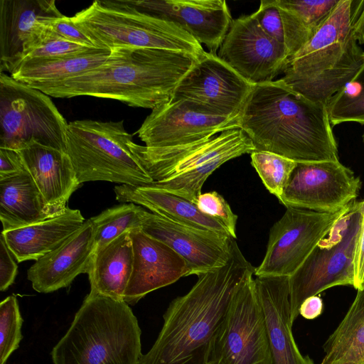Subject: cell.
Listing matches in <instances>:
<instances>
[{
	"mask_svg": "<svg viewBox=\"0 0 364 364\" xmlns=\"http://www.w3.org/2000/svg\"><path fill=\"white\" fill-rule=\"evenodd\" d=\"M114 191L119 202L146 208L179 225L230 237L220 222L202 213L196 203L168 191L151 186L118 185Z\"/></svg>",
	"mask_w": 364,
	"mask_h": 364,
	"instance_id": "d4e9b609",
	"label": "cell"
},
{
	"mask_svg": "<svg viewBox=\"0 0 364 364\" xmlns=\"http://www.w3.org/2000/svg\"><path fill=\"white\" fill-rule=\"evenodd\" d=\"M23 319L15 295L0 303V364H6L10 355L19 347L23 338Z\"/></svg>",
	"mask_w": 364,
	"mask_h": 364,
	"instance_id": "836d02e7",
	"label": "cell"
},
{
	"mask_svg": "<svg viewBox=\"0 0 364 364\" xmlns=\"http://www.w3.org/2000/svg\"><path fill=\"white\" fill-rule=\"evenodd\" d=\"M90 48H93L74 43L60 37L52 32L48 28V25L38 40L26 52L22 61L35 58L63 56L82 52Z\"/></svg>",
	"mask_w": 364,
	"mask_h": 364,
	"instance_id": "e575fe53",
	"label": "cell"
},
{
	"mask_svg": "<svg viewBox=\"0 0 364 364\" xmlns=\"http://www.w3.org/2000/svg\"><path fill=\"white\" fill-rule=\"evenodd\" d=\"M198 58L163 49L114 48L100 66L37 90L53 97L85 95L153 109L170 100Z\"/></svg>",
	"mask_w": 364,
	"mask_h": 364,
	"instance_id": "3957f363",
	"label": "cell"
},
{
	"mask_svg": "<svg viewBox=\"0 0 364 364\" xmlns=\"http://www.w3.org/2000/svg\"><path fill=\"white\" fill-rule=\"evenodd\" d=\"M133 267L130 230L96 250L87 274L90 291L116 300H123Z\"/></svg>",
	"mask_w": 364,
	"mask_h": 364,
	"instance_id": "4316f807",
	"label": "cell"
},
{
	"mask_svg": "<svg viewBox=\"0 0 364 364\" xmlns=\"http://www.w3.org/2000/svg\"><path fill=\"white\" fill-rule=\"evenodd\" d=\"M61 16L54 0H1L0 73L11 74L50 20Z\"/></svg>",
	"mask_w": 364,
	"mask_h": 364,
	"instance_id": "d6986e66",
	"label": "cell"
},
{
	"mask_svg": "<svg viewBox=\"0 0 364 364\" xmlns=\"http://www.w3.org/2000/svg\"><path fill=\"white\" fill-rule=\"evenodd\" d=\"M133 245L132 272L123 300L136 304L147 294L189 275L185 260L170 247L140 228L130 230Z\"/></svg>",
	"mask_w": 364,
	"mask_h": 364,
	"instance_id": "ffe728a7",
	"label": "cell"
},
{
	"mask_svg": "<svg viewBox=\"0 0 364 364\" xmlns=\"http://www.w3.org/2000/svg\"><path fill=\"white\" fill-rule=\"evenodd\" d=\"M255 270L234 240L225 266L198 275L191 290L170 303L161 331L140 364H206L236 293Z\"/></svg>",
	"mask_w": 364,
	"mask_h": 364,
	"instance_id": "6da1fadb",
	"label": "cell"
},
{
	"mask_svg": "<svg viewBox=\"0 0 364 364\" xmlns=\"http://www.w3.org/2000/svg\"><path fill=\"white\" fill-rule=\"evenodd\" d=\"M196 205L205 215L220 222L227 230L231 237L236 239L235 215L225 198L216 191L201 193Z\"/></svg>",
	"mask_w": 364,
	"mask_h": 364,
	"instance_id": "d590c367",
	"label": "cell"
},
{
	"mask_svg": "<svg viewBox=\"0 0 364 364\" xmlns=\"http://www.w3.org/2000/svg\"><path fill=\"white\" fill-rule=\"evenodd\" d=\"M26 171L0 178V220L3 230L55 217Z\"/></svg>",
	"mask_w": 364,
	"mask_h": 364,
	"instance_id": "83f0119b",
	"label": "cell"
},
{
	"mask_svg": "<svg viewBox=\"0 0 364 364\" xmlns=\"http://www.w3.org/2000/svg\"><path fill=\"white\" fill-rule=\"evenodd\" d=\"M81 212L66 208L46 220L7 230L1 235L18 262L38 260L60 246L85 223Z\"/></svg>",
	"mask_w": 364,
	"mask_h": 364,
	"instance_id": "cb8c5ba5",
	"label": "cell"
},
{
	"mask_svg": "<svg viewBox=\"0 0 364 364\" xmlns=\"http://www.w3.org/2000/svg\"><path fill=\"white\" fill-rule=\"evenodd\" d=\"M353 32L357 42L364 44V4L353 23Z\"/></svg>",
	"mask_w": 364,
	"mask_h": 364,
	"instance_id": "7bdbcfd3",
	"label": "cell"
},
{
	"mask_svg": "<svg viewBox=\"0 0 364 364\" xmlns=\"http://www.w3.org/2000/svg\"><path fill=\"white\" fill-rule=\"evenodd\" d=\"M363 4L339 0L314 36L287 60L280 79L306 98L327 105L363 64L364 51L353 25Z\"/></svg>",
	"mask_w": 364,
	"mask_h": 364,
	"instance_id": "277c9868",
	"label": "cell"
},
{
	"mask_svg": "<svg viewBox=\"0 0 364 364\" xmlns=\"http://www.w3.org/2000/svg\"><path fill=\"white\" fill-rule=\"evenodd\" d=\"M239 123L257 151L297 163L339 161L327 105L306 98L281 79L254 86Z\"/></svg>",
	"mask_w": 364,
	"mask_h": 364,
	"instance_id": "7a4b0ae2",
	"label": "cell"
},
{
	"mask_svg": "<svg viewBox=\"0 0 364 364\" xmlns=\"http://www.w3.org/2000/svg\"><path fill=\"white\" fill-rule=\"evenodd\" d=\"M141 329L124 301L90 291L51 350L53 364H140Z\"/></svg>",
	"mask_w": 364,
	"mask_h": 364,
	"instance_id": "5b68a950",
	"label": "cell"
},
{
	"mask_svg": "<svg viewBox=\"0 0 364 364\" xmlns=\"http://www.w3.org/2000/svg\"><path fill=\"white\" fill-rule=\"evenodd\" d=\"M359 177L339 161L297 163L279 202L287 208L336 213L355 200Z\"/></svg>",
	"mask_w": 364,
	"mask_h": 364,
	"instance_id": "5bb4252c",
	"label": "cell"
},
{
	"mask_svg": "<svg viewBox=\"0 0 364 364\" xmlns=\"http://www.w3.org/2000/svg\"><path fill=\"white\" fill-rule=\"evenodd\" d=\"M363 141H364V134H363Z\"/></svg>",
	"mask_w": 364,
	"mask_h": 364,
	"instance_id": "ee69618b",
	"label": "cell"
},
{
	"mask_svg": "<svg viewBox=\"0 0 364 364\" xmlns=\"http://www.w3.org/2000/svg\"><path fill=\"white\" fill-rule=\"evenodd\" d=\"M252 14L268 36L284 44L282 20L274 0L261 1L259 9Z\"/></svg>",
	"mask_w": 364,
	"mask_h": 364,
	"instance_id": "8d00e7d4",
	"label": "cell"
},
{
	"mask_svg": "<svg viewBox=\"0 0 364 364\" xmlns=\"http://www.w3.org/2000/svg\"><path fill=\"white\" fill-rule=\"evenodd\" d=\"M218 57L253 85L272 81L288 60L284 44L268 36L252 14L232 20Z\"/></svg>",
	"mask_w": 364,
	"mask_h": 364,
	"instance_id": "9a60e30c",
	"label": "cell"
},
{
	"mask_svg": "<svg viewBox=\"0 0 364 364\" xmlns=\"http://www.w3.org/2000/svg\"><path fill=\"white\" fill-rule=\"evenodd\" d=\"M255 85L218 55L205 52L182 78L171 99L191 102L210 115L240 116Z\"/></svg>",
	"mask_w": 364,
	"mask_h": 364,
	"instance_id": "4fadbf2b",
	"label": "cell"
},
{
	"mask_svg": "<svg viewBox=\"0 0 364 364\" xmlns=\"http://www.w3.org/2000/svg\"><path fill=\"white\" fill-rule=\"evenodd\" d=\"M320 364H364V289L323 346Z\"/></svg>",
	"mask_w": 364,
	"mask_h": 364,
	"instance_id": "f546056e",
	"label": "cell"
},
{
	"mask_svg": "<svg viewBox=\"0 0 364 364\" xmlns=\"http://www.w3.org/2000/svg\"><path fill=\"white\" fill-rule=\"evenodd\" d=\"M141 230L166 244L186 262L189 275L197 276L225 266L235 240L230 236L179 225L144 211Z\"/></svg>",
	"mask_w": 364,
	"mask_h": 364,
	"instance_id": "e0dca14e",
	"label": "cell"
},
{
	"mask_svg": "<svg viewBox=\"0 0 364 364\" xmlns=\"http://www.w3.org/2000/svg\"><path fill=\"white\" fill-rule=\"evenodd\" d=\"M94 251L93 228L87 219L60 246L36 260L27 278L39 293L67 287L77 276L87 273Z\"/></svg>",
	"mask_w": 364,
	"mask_h": 364,
	"instance_id": "7402d4cb",
	"label": "cell"
},
{
	"mask_svg": "<svg viewBox=\"0 0 364 364\" xmlns=\"http://www.w3.org/2000/svg\"><path fill=\"white\" fill-rule=\"evenodd\" d=\"M111 50L97 48L54 58H35L22 61L11 73L16 81L31 87L60 82L102 65Z\"/></svg>",
	"mask_w": 364,
	"mask_h": 364,
	"instance_id": "484cf974",
	"label": "cell"
},
{
	"mask_svg": "<svg viewBox=\"0 0 364 364\" xmlns=\"http://www.w3.org/2000/svg\"><path fill=\"white\" fill-rule=\"evenodd\" d=\"M339 0H274L284 28L288 59L317 33Z\"/></svg>",
	"mask_w": 364,
	"mask_h": 364,
	"instance_id": "f1b7e54d",
	"label": "cell"
},
{
	"mask_svg": "<svg viewBox=\"0 0 364 364\" xmlns=\"http://www.w3.org/2000/svg\"><path fill=\"white\" fill-rule=\"evenodd\" d=\"M240 116L233 117L205 114L189 101L173 100L151 109L137 131L147 148L181 146L240 128Z\"/></svg>",
	"mask_w": 364,
	"mask_h": 364,
	"instance_id": "2e32d148",
	"label": "cell"
},
{
	"mask_svg": "<svg viewBox=\"0 0 364 364\" xmlns=\"http://www.w3.org/2000/svg\"><path fill=\"white\" fill-rule=\"evenodd\" d=\"M250 156L251 164L264 186L279 200L297 162L264 151L255 150Z\"/></svg>",
	"mask_w": 364,
	"mask_h": 364,
	"instance_id": "d6a6232c",
	"label": "cell"
},
{
	"mask_svg": "<svg viewBox=\"0 0 364 364\" xmlns=\"http://www.w3.org/2000/svg\"><path fill=\"white\" fill-rule=\"evenodd\" d=\"M145 210L142 206L128 203L107 208L99 215L90 218L93 228L95 251L123 232L140 228Z\"/></svg>",
	"mask_w": 364,
	"mask_h": 364,
	"instance_id": "4dcf8cb0",
	"label": "cell"
},
{
	"mask_svg": "<svg viewBox=\"0 0 364 364\" xmlns=\"http://www.w3.org/2000/svg\"><path fill=\"white\" fill-rule=\"evenodd\" d=\"M353 287L357 290L364 289V212L355 250Z\"/></svg>",
	"mask_w": 364,
	"mask_h": 364,
	"instance_id": "60d3db41",
	"label": "cell"
},
{
	"mask_svg": "<svg viewBox=\"0 0 364 364\" xmlns=\"http://www.w3.org/2000/svg\"><path fill=\"white\" fill-rule=\"evenodd\" d=\"M327 108L332 126L348 122L364 124V60L353 77L331 98Z\"/></svg>",
	"mask_w": 364,
	"mask_h": 364,
	"instance_id": "1f68e13d",
	"label": "cell"
},
{
	"mask_svg": "<svg viewBox=\"0 0 364 364\" xmlns=\"http://www.w3.org/2000/svg\"><path fill=\"white\" fill-rule=\"evenodd\" d=\"M4 237L0 238V290L6 291L14 282L18 266Z\"/></svg>",
	"mask_w": 364,
	"mask_h": 364,
	"instance_id": "f35d334b",
	"label": "cell"
},
{
	"mask_svg": "<svg viewBox=\"0 0 364 364\" xmlns=\"http://www.w3.org/2000/svg\"><path fill=\"white\" fill-rule=\"evenodd\" d=\"M347 206L336 213L288 207L271 228L266 254L254 275L291 277L328 233Z\"/></svg>",
	"mask_w": 364,
	"mask_h": 364,
	"instance_id": "7c38bea8",
	"label": "cell"
},
{
	"mask_svg": "<svg viewBox=\"0 0 364 364\" xmlns=\"http://www.w3.org/2000/svg\"><path fill=\"white\" fill-rule=\"evenodd\" d=\"M255 151L241 129H233L193 143L165 148L136 145V151L154 180L149 186L196 203L208 178L229 160Z\"/></svg>",
	"mask_w": 364,
	"mask_h": 364,
	"instance_id": "8992f818",
	"label": "cell"
},
{
	"mask_svg": "<svg viewBox=\"0 0 364 364\" xmlns=\"http://www.w3.org/2000/svg\"><path fill=\"white\" fill-rule=\"evenodd\" d=\"M136 145L123 120H76L68 126L66 153L80 184L96 181L130 186L154 183Z\"/></svg>",
	"mask_w": 364,
	"mask_h": 364,
	"instance_id": "ba28073f",
	"label": "cell"
},
{
	"mask_svg": "<svg viewBox=\"0 0 364 364\" xmlns=\"http://www.w3.org/2000/svg\"><path fill=\"white\" fill-rule=\"evenodd\" d=\"M254 281L273 364H315L308 355L301 354L293 336L289 277H256Z\"/></svg>",
	"mask_w": 364,
	"mask_h": 364,
	"instance_id": "44dd1931",
	"label": "cell"
},
{
	"mask_svg": "<svg viewBox=\"0 0 364 364\" xmlns=\"http://www.w3.org/2000/svg\"><path fill=\"white\" fill-rule=\"evenodd\" d=\"M48 28L60 37L74 43L95 48L90 39L77 27L71 17L64 15L48 22Z\"/></svg>",
	"mask_w": 364,
	"mask_h": 364,
	"instance_id": "74e56055",
	"label": "cell"
},
{
	"mask_svg": "<svg viewBox=\"0 0 364 364\" xmlns=\"http://www.w3.org/2000/svg\"><path fill=\"white\" fill-rule=\"evenodd\" d=\"M206 364H273L253 276L236 293L211 343Z\"/></svg>",
	"mask_w": 364,
	"mask_h": 364,
	"instance_id": "8fae6325",
	"label": "cell"
},
{
	"mask_svg": "<svg viewBox=\"0 0 364 364\" xmlns=\"http://www.w3.org/2000/svg\"><path fill=\"white\" fill-rule=\"evenodd\" d=\"M94 47H134L186 52L200 57V43L174 23L141 11L127 1H95L71 17Z\"/></svg>",
	"mask_w": 364,
	"mask_h": 364,
	"instance_id": "52a82bcc",
	"label": "cell"
},
{
	"mask_svg": "<svg viewBox=\"0 0 364 364\" xmlns=\"http://www.w3.org/2000/svg\"><path fill=\"white\" fill-rule=\"evenodd\" d=\"M68 124L48 95L0 73V148L31 140L66 152Z\"/></svg>",
	"mask_w": 364,
	"mask_h": 364,
	"instance_id": "30bf717a",
	"label": "cell"
},
{
	"mask_svg": "<svg viewBox=\"0 0 364 364\" xmlns=\"http://www.w3.org/2000/svg\"><path fill=\"white\" fill-rule=\"evenodd\" d=\"M23 161L16 150L0 148V178L25 171Z\"/></svg>",
	"mask_w": 364,
	"mask_h": 364,
	"instance_id": "ab89813d",
	"label": "cell"
},
{
	"mask_svg": "<svg viewBox=\"0 0 364 364\" xmlns=\"http://www.w3.org/2000/svg\"><path fill=\"white\" fill-rule=\"evenodd\" d=\"M323 308L322 299L318 295H315L308 297L302 302L299 313L304 318L312 320L321 314Z\"/></svg>",
	"mask_w": 364,
	"mask_h": 364,
	"instance_id": "b9f144b4",
	"label": "cell"
},
{
	"mask_svg": "<svg viewBox=\"0 0 364 364\" xmlns=\"http://www.w3.org/2000/svg\"><path fill=\"white\" fill-rule=\"evenodd\" d=\"M127 1L141 11L174 23L214 54L233 20L224 0Z\"/></svg>",
	"mask_w": 364,
	"mask_h": 364,
	"instance_id": "ac0fdd59",
	"label": "cell"
},
{
	"mask_svg": "<svg viewBox=\"0 0 364 364\" xmlns=\"http://www.w3.org/2000/svg\"><path fill=\"white\" fill-rule=\"evenodd\" d=\"M17 151L51 213H63L69 198L81 185L68 154L34 140Z\"/></svg>",
	"mask_w": 364,
	"mask_h": 364,
	"instance_id": "603a6c76",
	"label": "cell"
},
{
	"mask_svg": "<svg viewBox=\"0 0 364 364\" xmlns=\"http://www.w3.org/2000/svg\"><path fill=\"white\" fill-rule=\"evenodd\" d=\"M364 200L353 201L300 267L289 277L291 321L302 302L336 286H353Z\"/></svg>",
	"mask_w": 364,
	"mask_h": 364,
	"instance_id": "9c48e42d",
	"label": "cell"
}]
</instances>
